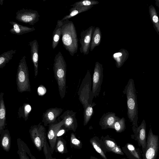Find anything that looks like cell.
<instances>
[{
  "mask_svg": "<svg viewBox=\"0 0 159 159\" xmlns=\"http://www.w3.org/2000/svg\"><path fill=\"white\" fill-rule=\"evenodd\" d=\"M123 93L126 95L128 117L133 126L138 127V106L137 95L134 80L129 79Z\"/></svg>",
  "mask_w": 159,
  "mask_h": 159,
  "instance_id": "1",
  "label": "cell"
},
{
  "mask_svg": "<svg viewBox=\"0 0 159 159\" xmlns=\"http://www.w3.org/2000/svg\"><path fill=\"white\" fill-rule=\"evenodd\" d=\"M61 40L64 47L71 56L77 53L78 47L77 32L73 23L69 20L63 22Z\"/></svg>",
  "mask_w": 159,
  "mask_h": 159,
  "instance_id": "2",
  "label": "cell"
},
{
  "mask_svg": "<svg viewBox=\"0 0 159 159\" xmlns=\"http://www.w3.org/2000/svg\"><path fill=\"white\" fill-rule=\"evenodd\" d=\"M53 69L60 96L62 99L65 97L66 93V64L60 52L55 57Z\"/></svg>",
  "mask_w": 159,
  "mask_h": 159,
  "instance_id": "3",
  "label": "cell"
},
{
  "mask_svg": "<svg viewBox=\"0 0 159 159\" xmlns=\"http://www.w3.org/2000/svg\"><path fill=\"white\" fill-rule=\"evenodd\" d=\"M91 86V75L89 70H88L78 92V99L84 108L93 103L94 97Z\"/></svg>",
  "mask_w": 159,
  "mask_h": 159,
  "instance_id": "4",
  "label": "cell"
},
{
  "mask_svg": "<svg viewBox=\"0 0 159 159\" xmlns=\"http://www.w3.org/2000/svg\"><path fill=\"white\" fill-rule=\"evenodd\" d=\"M26 58L25 56L22 57L17 68L16 82L17 90L20 93L31 91L29 70Z\"/></svg>",
  "mask_w": 159,
  "mask_h": 159,
  "instance_id": "5",
  "label": "cell"
},
{
  "mask_svg": "<svg viewBox=\"0 0 159 159\" xmlns=\"http://www.w3.org/2000/svg\"><path fill=\"white\" fill-rule=\"evenodd\" d=\"M29 132L34 146L39 151H41L47 139V133L44 126L40 122L37 125L31 126Z\"/></svg>",
  "mask_w": 159,
  "mask_h": 159,
  "instance_id": "6",
  "label": "cell"
},
{
  "mask_svg": "<svg viewBox=\"0 0 159 159\" xmlns=\"http://www.w3.org/2000/svg\"><path fill=\"white\" fill-rule=\"evenodd\" d=\"M159 148L158 135L154 134L150 126L147 137L146 147L143 159H156Z\"/></svg>",
  "mask_w": 159,
  "mask_h": 159,
  "instance_id": "7",
  "label": "cell"
},
{
  "mask_svg": "<svg viewBox=\"0 0 159 159\" xmlns=\"http://www.w3.org/2000/svg\"><path fill=\"white\" fill-rule=\"evenodd\" d=\"M16 19L19 22L34 25L39 20L40 15L37 11L23 8L18 11Z\"/></svg>",
  "mask_w": 159,
  "mask_h": 159,
  "instance_id": "8",
  "label": "cell"
},
{
  "mask_svg": "<svg viewBox=\"0 0 159 159\" xmlns=\"http://www.w3.org/2000/svg\"><path fill=\"white\" fill-rule=\"evenodd\" d=\"M103 68L102 64L96 62L93 76L92 91L94 97L98 96L103 81Z\"/></svg>",
  "mask_w": 159,
  "mask_h": 159,
  "instance_id": "9",
  "label": "cell"
},
{
  "mask_svg": "<svg viewBox=\"0 0 159 159\" xmlns=\"http://www.w3.org/2000/svg\"><path fill=\"white\" fill-rule=\"evenodd\" d=\"M132 128L134 139L137 141L139 146L142 148L143 155L145 152L147 144L146 125L145 120H143L138 127L133 126Z\"/></svg>",
  "mask_w": 159,
  "mask_h": 159,
  "instance_id": "10",
  "label": "cell"
},
{
  "mask_svg": "<svg viewBox=\"0 0 159 159\" xmlns=\"http://www.w3.org/2000/svg\"><path fill=\"white\" fill-rule=\"evenodd\" d=\"M95 28L94 26H91L85 30H83L80 33V52L84 55H88L89 53L92 36Z\"/></svg>",
  "mask_w": 159,
  "mask_h": 159,
  "instance_id": "11",
  "label": "cell"
},
{
  "mask_svg": "<svg viewBox=\"0 0 159 159\" xmlns=\"http://www.w3.org/2000/svg\"><path fill=\"white\" fill-rule=\"evenodd\" d=\"M64 121L63 120L55 124L48 125V129L47 133V137L50 144V151L52 155L55 150L57 140V134L59 129L63 125Z\"/></svg>",
  "mask_w": 159,
  "mask_h": 159,
  "instance_id": "12",
  "label": "cell"
},
{
  "mask_svg": "<svg viewBox=\"0 0 159 159\" xmlns=\"http://www.w3.org/2000/svg\"><path fill=\"white\" fill-rule=\"evenodd\" d=\"M76 114V112L72 110H67L58 117V119H62L64 120L63 126L66 130L75 131L77 126Z\"/></svg>",
  "mask_w": 159,
  "mask_h": 159,
  "instance_id": "13",
  "label": "cell"
},
{
  "mask_svg": "<svg viewBox=\"0 0 159 159\" xmlns=\"http://www.w3.org/2000/svg\"><path fill=\"white\" fill-rule=\"evenodd\" d=\"M63 110V109L61 108L56 107L47 110L42 116V121L44 123V126L58 123L56 119L60 116Z\"/></svg>",
  "mask_w": 159,
  "mask_h": 159,
  "instance_id": "14",
  "label": "cell"
},
{
  "mask_svg": "<svg viewBox=\"0 0 159 159\" xmlns=\"http://www.w3.org/2000/svg\"><path fill=\"white\" fill-rule=\"evenodd\" d=\"M17 153L20 159H36L31 153L27 144L20 138L17 139Z\"/></svg>",
  "mask_w": 159,
  "mask_h": 159,
  "instance_id": "15",
  "label": "cell"
},
{
  "mask_svg": "<svg viewBox=\"0 0 159 159\" xmlns=\"http://www.w3.org/2000/svg\"><path fill=\"white\" fill-rule=\"evenodd\" d=\"M119 118L115 113L108 112L103 115L100 119L99 124L102 129H112L115 122Z\"/></svg>",
  "mask_w": 159,
  "mask_h": 159,
  "instance_id": "16",
  "label": "cell"
},
{
  "mask_svg": "<svg viewBox=\"0 0 159 159\" xmlns=\"http://www.w3.org/2000/svg\"><path fill=\"white\" fill-rule=\"evenodd\" d=\"M30 47L32 61L34 68V75L36 76L38 73L39 44L37 40L34 39L29 42Z\"/></svg>",
  "mask_w": 159,
  "mask_h": 159,
  "instance_id": "17",
  "label": "cell"
},
{
  "mask_svg": "<svg viewBox=\"0 0 159 159\" xmlns=\"http://www.w3.org/2000/svg\"><path fill=\"white\" fill-rule=\"evenodd\" d=\"M9 22L13 26V27L10 29V31L13 34L21 35L35 30L34 27H29L23 26L13 21H10Z\"/></svg>",
  "mask_w": 159,
  "mask_h": 159,
  "instance_id": "18",
  "label": "cell"
},
{
  "mask_svg": "<svg viewBox=\"0 0 159 159\" xmlns=\"http://www.w3.org/2000/svg\"><path fill=\"white\" fill-rule=\"evenodd\" d=\"M128 56V53L127 50L123 48L113 54L112 57L115 61L117 68H119L122 66Z\"/></svg>",
  "mask_w": 159,
  "mask_h": 159,
  "instance_id": "19",
  "label": "cell"
},
{
  "mask_svg": "<svg viewBox=\"0 0 159 159\" xmlns=\"http://www.w3.org/2000/svg\"><path fill=\"white\" fill-rule=\"evenodd\" d=\"M11 137L8 129L3 130L0 134L1 146L6 152H9L11 146Z\"/></svg>",
  "mask_w": 159,
  "mask_h": 159,
  "instance_id": "20",
  "label": "cell"
},
{
  "mask_svg": "<svg viewBox=\"0 0 159 159\" xmlns=\"http://www.w3.org/2000/svg\"><path fill=\"white\" fill-rule=\"evenodd\" d=\"M4 93H0V134L6 125V108L3 100Z\"/></svg>",
  "mask_w": 159,
  "mask_h": 159,
  "instance_id": "21",
  "label": "cell"
},
{
  "mask_svg": "<svg viewBox=\"0 0 159 159\" xmlns=\"http://www.w3.org/2000/svg\"><path fill=\"white\" fill-rule=\"evenodd\" d=\"M63 22L61 20H58L52 34V47L54 49L59 43L62 33V27Z\"/></svg>",
  "mask_w": 159,
  "mask_h": 159,
  "instance_id": "22",
  "label": "cell"
},
{
  "mask_svg": "<svg viewBox=\"0 0 159 159\" xmlns=\"http://www.w3.org/2000/svg\"><path fill=\"white\" fill-rule=\"evenodd\" d=\"M93 6L73 7L70 9L69 14L65 16L61 20L62 21H64L68 20L79 13L88 11Z\"/></svg>",
  "mask_w": 159,
  "mask_h": 159,
  "instance_id": "23",
  "label": "cell"
},
{
  "mask_svg": "<svg viewBox=\"0 0 159 159\" xmlns=\"http://www.w3.org/2000/svg\"><path fill=\"white\" fill-rule=\"evenodd\" d=\"M102 38V33L100 28L98 27H95L91 40L90 47V51H92L97 46H99Z\"/></svg>",
  "mask_w": 159,
  "mask_h": 159,
  "instance_id": "24",
  "label": "cell"
},
{
  "mask_svg": "<svg viewBox=\"0 0 159 159\" xmlns=\"http://www.w3.org/2000/svg\"><path fill=\"white\" fill-rule=\"evenodd\" d=\"M126 147L131 159H142V155L139 148H136L130 143H127Z\"/></svg>",
  "mask_w": 159,
  "mask_h": 159,
  "instance_id": "25",
  "label": "cell"
},
{
  "mask_svg": "<svg viewBox=\"0 0 159 159\" xmlns=\"http://www.w3.org/2000/svg\"><path fill=\"white\" fill-rule=\"evenodd\" d=\"M16 50L11 49L5 52L0 55V68H2L12 58L16 53Z\"/></svg>",
  "mask_w": 159,
  "mask_h": 159,
  "instance_id": "26",
  "label": "cell"
},
{
  "mask_svg": "<svg viewBox=\"0 0 159 159\" xmlns=\"http://www.w3.org/2000/svg\"><path fill=\"white\" fill-rule=\"evenodd\" d=\"M31 110V106L28 103H24L19 109L18 112V117L20 118L22 117L25 121H26L28 119Z\"/></svg>",
  "mask_w": 159,
  "mask_h": 159,
  "instance_id": "27",
  "label": "cell"
},
{
  "mask_svg": "<svg viewBox=\"0 0 159 159\" xmlns=\"http://www.w3.org/2000/svg\"><path fill=\"white\" fill-rule=\"evenodd\" d=\"M96 104L93 102L91 104L88 105L87 107L84 108V125H86L89 122L93 113V107Z\"/></svg>",
  "mask_w": 159,
  "mask_h": 159,
  "instance_id": "28",
  "label": "cell"
},
{
  "mask_svg": "<svg viewBox=\"0 0 159 159\" xmlns=\"http://www.w3.org/2000/svg\"><path fill=\"white\" fill-rule=\"evenodd\" d=\"M104 143L106 147L110 151L117 154L124 155V153L121 148L114 142L107 140L105 141Z\"/></svg>",
  "mask_w": 159,
  "mask_h": 159,
  "instance_id": "29",
  "label": "cell"
},
{
  "mask_svg": "<svg viewBox=\"0 0 159 159\" xmlns=\"http://www.w3.org/2000/svg\"><path fill=\"white\" fill-rule=\"evenodd\" d=\"M125 120L123 117H120L115 122L112 129H114L117 132H121L125 129Z\"/></svg>",
  "mask_w": 159,
  "mask_h": 159,
  "instance_id": "30",
  "label": "cell"
},
{
  "mask_svg": "<svg viewBox=\"0 0 159 159\" xmlns=\"http://www.w3.org/2000/svg\"><path fill=\"white\" fill-rule=\"evenodd\" d=\"M65 148L64 140L61 137L57 138L55 147V151L63 154L65 152Z\"/></svg>",
  "mask_w": 159,
  "mask_h": 159,
  "instance_id": "31",
  "label": "cell"
},
{
  "mask_svg": "<svg viewBox=\"0 0 159 159\" xmlns=\"http://www.w3.org/2000/svg\"><path fill=\"white\" fill-rule=\"evenodd\" d=\"M149 11L152 21L159 32V20L155 8L151 6L150 7Z\"/></svg>",
  "mask_w": 159,
  "mask_h": 159,
  "instance_id": "32",
  "label": "cell"
},
{
  "mask_svg": "<svg viewBox=\"0 0 159 159\" xmlns=\"http://www.w3.org/2000/svg\"><path fill=\"white\" fill-rule=\"evenodd\" d=\"M99 3V2L96 0H85L76 2L70 6L73 7L89 6H94Z\"/></svg>",
  "mask_w": 159,
  "mask_h": 159,
  "instance_id": "33",
  "label": "cell"
},
{
  "mask_svg": "<svg viewBox=\"0 0 159 159\" xmlns=\"http://www.w3.org/2000/svg\"><path fill=\"white\" fill-rule=\"evenodd\" d=\"M90 142L96 151L99 153L103 158L105 159H107L106 156L100 148L98 143L94 139H91L90 140Z\"/></svg>",
  "mask_w": 159,
  "mask_h": 159,
  "instance_id": "34",
  "label": "cell"
},
{
  "mask_svg": "<svg viewBox=\"0 0 159 159\" xmlns=\"http://www.w3.org/2000/svg\"><path fill=\"white\" fill-rule=\"evenodd\" d=\"M43 149L45 159H56L55 158H53L52 156L50 146L47 142V139L45 141Z\"/></svg>",
  "mask_w": 159,
  "mask_h": 159,
  "instance_id": "35",
  "label": "cell"
},
{
  "mask_svg": "<svg viewBox=\"0 0 159 159\" xmlns=\"http://www.w3.org/2000/svg\"><path fill=\"white\" fill-rule=\"evenodd\" d=\"M70 141L71 143L75 146H79L80 145V142L75 137L74 134L71 133L70 137Z\"/></svg>",
  "mask_w": 159,
  "mask_h": 159,
  "instance_id": "36",
  "label": "cell"
},
{
  "mask_svg": "<svg viewBox=\"0 0 159 159\" xmlns=\"http://www.w3.org/2000/svg\"><path fill=\"white\" fill-rule=\"evenodd\" d=\"M62 127L59 129L57 133V138L61 137L65 132L66 129L65 128H62Z\"/></svg>",
  "mask_w": 159,
  "mask_h": 159,
  "instance_id": "37",
  "label": "cell"
},
{
  "mask_svg": "<svg viewBox=\"0 0 159 159\" xmlns=\"http://www.w3.org/2000/svg\"><path fill=\"white\" fill-rule=\"evenodd\" d=\"M157 1L158 2V3L159 4V0H157Z\"/></svg>",
  "mask_w": 159,
  "mask_h": 159,
  "instance_id": "38",
  "label": "cell"
},
{
  "mask_svg": "<svg viewBox=\"0 0 159 159\" xmlns=\"http://www.w3.org/2000/svg\"><path fill=\"white\" fill-rule=\"evenodd\" d=\"M93 159H95V158H93Z\"/></svg>",
  "mask_w": 159,
  "mask_h": 159,
  "instance_id": "39",
  "label": "cell"
},
{
  "mask_svg": "<svg viewBox=\"0 0 159 159\" xmlns=\"http://www.w3.org/2000/svg\"></svg>",
  "mask_w": 159,
  "mask_h": 159,
  "instance_id": "40",
  "label": "cell"
}]
</instances>
